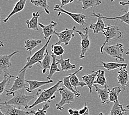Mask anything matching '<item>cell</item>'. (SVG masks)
Returning <instances> with one entry per match:
<instances>
[{
  "label": "cell",
  "mask_w": 129,
  "mask_h": 115,
  "mask_svg": "<svg viewBox=\"0 0 129 115\" xmlns=\"http://www.w3.org/2000/svg\"><path fill=\"white\" fill-rule=\"evenodd\" d=\"M62 82V80H59L56 84L51 86L50 88L44 90H42L41 89L39 90V91L36 93L38 97L32 105L29 106L28 109H31L36 106L37 105L44 103V102H51L52 100L56 98V96L55 95V94L56 92L58 91L60 85Z\"/></svg>",
  "instance_id": "cell-1"
},
{
  "label": "cell",
  "mask_w": 129,
  "mask_h": 115,
  "mask_svg": "<svg viewBox=\"0 0 129 115\" xmlns=\"http://www.w3.org/2000/svg\"><path fill=\"white\" fill-rule=\"evenodd\" d=\"M12 95L13 97L10 100L1 102V104L12 105L14 106L24 107L26 110H28L29 102L38 97L36 94L34 95H25L24 94V89L18 90L14 92Z\"/></svg>",
  "instance_id": "cell-2"
},
{
  "label": "cell",
  "mask_w": 129,
  "mask_h": 115,
  "mask_svg": "<svg viewBox=\"0 0 129 115\" xmlns=\"http://www.w3.org/2000/svg\"><path fill=\"white\" fill-rule=\"evenodd\" d=\"M52 37H50V38L48 39L46 43H45V45L42 46V47L40 49L39 51H37L35 53L32 57H31L29 59L26 60V64L24 65V67L21 69L19 72H21L24 70H26L27 69H31V68L36 64L40 63V62L42 61L45 58V56L46 54V51L47 48V46L48 44L50 43Z\"/></svg>",
  "instance_id": "cell-3"
},
{
  "label": "cell",
  "mask_w": 129,
  "mask_h": 115,
  "mask_svg": "<svg viewBox=\"0 0 129 115\" xmlns=\"http://www.w3.org/2000/svg\"><path fill=\"white\" fill-rule=\"evenodd\" d=\"M103 34L106 37V40L100 49V52L101 54H103V49L104 46L110 40L112 39L118 40L122 38V33L118 27L116 26L110 25V24H108V26L106 27L105 29L103 32Z\"/></svg>",
  "instance_id": "cell-4"
},
{
  "label": "cell",
  "mask_w": 129,
  "mask_h": 115,
  "mask_svg": "<svg viewBox=\"0 0 129 115\" xmlns=\"http://www.w3.org/2000/svg\"><path fill=\"white\" fill-rule=\"evenodd\" d=\"M58 92L61 95V100L58 103L56 104V106L57 110L63 111L64 110V106L72 104L75 101L76 96L72 91L67 89L65 86L59 88Z\"/></svg>",
  "instance_id": "cell-5"
},
{
  "label": "cell",
  "mask_w": 129,
  "mask_h": 115,
  "mask_svg": "<svg viewBox=\"0 0 129 115\" xmlns=\"http://www.w3.org/2000/svg\"><path fill=\"white\" fill-rule=\"evenodd\" d=\"M103 52L106 53V54L112 58L119 60L121 62H123L125 60V59L123 58L124 46L121 43H118L113 45H106L103 49Z\"/></svg>",
  "instance_id": "cell-6"
},
{
  "label": "cell",
  "mask_w": 129,
  "mask_h": 115,
  "mask_svg": "<svg viewBox=\"0 0 129 115\" xmlns=\"http://www.w3.org/2000/svg\"><path fill=\"white\" fill-rule=\"evenodd\" d=\"M26 70H24L21 72H19L16 79L14 80V83L12 85V87L9 90H6V95L7 96L12 95L14 92L18 91L21 89H26L28 88L29 86L26 84V80H25V74L26 72Z\"/></svg>",
  "instance_id": "cell-7"
},
{
  "label": "cell",
  "mask_w": 129,
  "mask_h": 115,
  "mask_svg": "<svg viewBox=\"0 0 129 115\" xmlns=\"http://www.w3.org/2000/svg\"><path fill=\"white\" fill-rule=\"evenodd\" d=\"M85 32L83 33L80 30H75V32L79 34L81 38V40L80 43V58L83 59L85 57V54L90 49L91 45V42L90 38H89V30L88 27H86L83 28Z\"/></svg>",
  "instance_id": "cell-8"
},
{
  "label": "cell",
  "mask_w": 129,
  "mask_h": 115,
  "mask_svg": "<svg viewBox=\"0 0 129 115\" xmlns=\"http://www.w3.org/2000/svg\"><path fill=\"white\" fill-rule=\"evenodd\" d=\"M54 11H57L58 12V16H60V15L65 14L68 15L69 17H71L72 19L75 21V22L81 26H84L86 24L85 20L86 18V16L82 13H72L67 11L62 8L58 5H56L54 7Z\"/></svg>",
  "instance_id": "cell-9"
},
{
  "label": "cell",
  "mask_w": 129,
  "mask_h": 115,
  "mask_svg": "<svg viewBox=\"0 0 129 115\" xmlns=\"http://www.w3.org/2000/svg\"><path fill=\"white\" fill-rule=\"evenodd\" d=\"M76 29V27L74 26L72 29L66 28L59 33L57 32L56 30L55 31L54 35H56L58 38V41L55 44L59 45L64 44L65 45H68L70 40L75 36L74 32H75Z\"/></svg>",
  "instance_id": "cell-10"
},
{
  "label": "cell",
  "mask_w": 129,
  "mask_h": 115,
  "mask_svg": "<svg viewBox=\"0 0 129 115\" xmlns=\"http://www.w3.org/2000/svg\"><path fill=\"white\" fill-rule=\"evenodd\" d=\"M5 115H29V111L19 109L14 106L1 104V110Z\"/></svg>",
  "instance_id": "cell-11"
},
{
  "label": "cell",
  "mask_w": 129,
  "mask_h": 115,
  "mask_svg": "<svg viewBox=\"0 0 129 115\" xmlns=\"http://www.w3.org/2000/svg\"><path fill=\"white\" fill-rule=\"evenodd\" d=\"M127 66L122 67L116 71V73L118 74L117 76L118 83L123 88L124 90H125V87L127 86L129 88V86L127 85V83L129 81V75L128 71L126 69Z\"/></svg>",
  "instance_id": "cell-12"
},
{
  "label": "cell",
  "mask_w": 129,
  "mask_h": 115,
  "mask_svg": "<svg viewBox=\"0 0 129 115\" xmlns=\"http://www.w3.org/2000/svg\"><path fill=\"white\" fill-rule=\"evenodd\" d=\"M18 53H19V51H16L9 55L5 54L1 55L0 57V72H1V74L2 72H4V73L7 72V70L11 68L12 65L11 63V58Z\"/></svg>",
  "instance_id": "cell-13"
},
{
  "label": "cell",
  "mask_w": 129,
  "mask_h": 115,
  "mask_svg": "<svg viewBox=\"0 0 129 115\" xmlns=\"http://www.w3.org/2000/svg\"><path fill=\"white\" fill-rule=\"evenodd\" d=\"M93 86L97 93L98 97L101 99L102 104L104 105L109 104V94L110 90L109 86L107 84L104 86L103 89H100L96 84H94Z\"/></svg>",
  "instance_id": "cell-14"
},
{
  "label": "cell",
  "mask_w": 129,
  "mask_h": 115,
  "mask_svg": "<svg viewBox=\"0 0 129 115\" xmlns=\"http://www.w3.org/2000/svg\"><path fill=\"white\" fill-rule=\"evenodd\" d=\"M121 11H124L125 13L121 15L118 17H108L106 16H103L102 14L100 13H94L92 12V13L90 15V17H101L103 20H119L122 22L125 23L129 26V6H128V10L127 11L124 10L123 9H121Z\"/></svg>",
  "instance_id": "cell-15"
},
{
  "label": "cell",
  "mask_w": 129,
  "mask_h": 115,
  "mask_svg": "<svg viewBox=\"0 0 129 115\" xmlns=\"http://www.w3.org/2000/svg\"><path fill=\"white\" fill-rule=\"evenodd\" d=\"M39 25L42 29V33L45 39H47L50 38V37L54 35L56 31L55 28L57 26V23L54 21H51L50 23L47 26L44 25L41 23H39Z\"/></svg>",
  "instance_id": "cell-16"
},
{
  "label": "cell",
  "mask_w": 129,
  "mask_h": 115,
  "mask_svg": "<svg viewBox=\"0 0 129 115\" xmlns=\"http://www.w3.org/2000/svg\"><path fill=\"white\" fill-rule=\"evenodd\" d=\"M26 82L29 86L27 89H26V91L28 92H32L34 90L41 88L42 86L53 83V80H49L45 81H42L26 80Z\"/></svg>",
  "instance_id": "cell-17"
},
{
  "label": "cell",
  "mask_w": 129,
  "mask_h": 115,
  "mask_svg": "<svg viewBox=\"0 0 129 115\" xmlns=\"http://www.w3.org/2000/svg\"><path fill=\"white\" fill-rule=\"evenodd\" d=\"M26 1L27 0H19V1H18L16 4H15L14 7L13 8V10L12 11V12L10 14H9L8 16L4 20V22L5 23L7 22L11 19V18L13 16V15L23 11L24 8H25Z\"/></svg>",
  "instance_id": "cell-18"
},
{
  "label": "cell",
  "mask_w": 129,
  "mask_h": 115,
  "mask_svg": "<svg viewBox=\"0 0 129 115\" xmlns=\"http://www.w3.org/2000/svg\"><path fill=\"white\" fill-rule=\"evenodd\" d=\"M83 69H84V68H83L82 66H81L77 71H76L75 72L72 73V75L71 76H70L69 79L70 82L71 83L72 85L73 86V88H74V89L76 90V91H79L77 90L78 87L80 86L81 87V88H84V87L87 86L84 81H80L79 80L78 77H77V76L76 75V74L79 73L80 71H82Z\"/></svg>",
  "instance_id": "cell-19"
},
{
  "label": "cell",
  "mask_w": 129,
  "mask_h": 115,
  "mask_svg": "<svg viewBox=\"0 0 129 115\" xmlns=\"http://www.w3.org/2000/svg\"><path fill=\"white\" fill-rule=\"evenodd\" d=\"M33 17L29 20H26V23L29 29L34 30H39V18L40 16V13L38 11L37 12H33Z\"/></svg>",
  "instance_id": "cell-20"
},
{
  "label": "cell",
  "mask_w": 129,
  "mask_h": 115,
  "mask_svg": "<svg viewBox=\"0 0 129 115\" xmlns=\"http://www.w3.org/2000/svg\"><path fill=\"white\" fill-rule=\"evenodd\" d=\"M42 43L41 39H27L25 41V48L29 52V54L26 60L31 58V52L34 49L38 47Z\"/></svg>",
  "instance_id": "cell-21"
},
{
  "label": "cell",
  "mask_w": 129,
  "mask_h": 115,
  "mask_svg": "<svg viewBox=\"0 0 129 115\" xmlns=\"http://www.w3.org/2000/svg\"><path fill=\"white\" fill-rule=\"evenodd\" d=\"M57 62L58 64L60 65L62 71H68L75 69L76 68V65L70 63L69 58H68L67 59H64L63 55L62 57H60V59H57Z\"/></svg>",
  "instance_id": "cell-22"
},
{
  "label": "cell",
  "mask_w": 129,
  "mask_h": 115,
  "mask_svg": "<svg viewBox=\"0 0 129 115\" xmlns=\"http://www.w3.org/2000/svg\"><path fill=\"white\" fill-rule=\"evenodd\" d=\"M96 72L95 71H93L92 74H87L82 76L83 81H84L86 84L90 93H92V88L94 85V81L96 80Z\"/></svg>",
  "instance_id": "cell-23"
},
{
  "label": "cell",
  "mask_w": 129,
  "mask_h": 115,
  "mask_svg": "<svg viewBox=\"0 0 129 115\" xmlns=\"http://www.w3.org/2000/svg\"><path fill=\"white\" fill-rule=\"evenodd\" d=\"M52 61V56L49 54L48 48L46 51V54L45 58L42 61L40 62V68L42 69V72L43 74H45L47 72V70L50 69Z\"/></svg>",
  "instance_id": "cell-24"
},
{
  "label": "cell",
  "mask_w": 129,
  "mask_h": 115,
  "mask_svg": "<svg viewBox=\"0 0 129 115\" xmlns=\"http://www.w3.org/2000/svg\"><path fill=\"white\" fill-rule=\"evenodd\" d=\"M126 111L123 106L120 104L119 100H117L114 102L109 115H125Z\"/></svg>",
  "instance_id": "cell-25"
},
{
  "label": "cell",
  "mask_w": 129,
  "mask_h": 115,
  "mask_svg": "<svg viewBox=\"0 0 129 115\" xmlns=\"http://www.w3.org/2000/svg\"><path fill=\"white\" fill-rule=\"evenodd\" d=\"M52 61L51 65V68L50 69V71L47 76V79L48 80H52V77H53L54 74L57 72H60L61 70L58 68V64L57 62V58L56 55H55L53 53H52Z\"/></svg>",
  "instance_id": "cell-26"
},
{
  "label": "cell",
  "mask_w": 129,
  "mask_h": 115,
  "mask_svg": "<svg viewBox=\"0 0 129 115\" xmlns=\"http://www.w3.org/2000/svg\"><path fill=\"white\" fill-rule=\"evenodd\" d=\"M98 18L97 21L96 23L91 24L90 26V28L93 30L94 33L97 34L101 32H103L105 29V24L103 21V19L101 17H97Z\"/></svg>",
  "instance_id": "cell-27"
},
{
  "label": "cell",
  "mask_w": 129,
  "mask_h": 115,
  "mask_svg": "<svg viewBox=\"0 0 129 115\" xmlns=\"http://www.w3.org/2000/svg\"><path fill=\"white\" fill-rule=\"evenodd\" d=\"M82 4V9L86 10L90 8L95 7L102 4L101 0H77Z\"/></svg>",
  "instance_id": "cell-28"
},
{
  "label": "cell",
  "mask_w": 129,
  "mask_h": 115,
  "mask_svg": "<svg viewBox=\"0 0 129 115\" xmlns=\"http://www.w3.org/2000/svg\"><path fill=\"white\" fill-rule=\"evenodd\" d=\"M14 77L13 75L9 74L8 72L4 73V80L0 83V94H2L5 91H6V88L9 84L10 83L11 79Z\"/></svg>",
  "instance_id": "cell-29"
},
{
  "label": "cell",
  "mask_w": 129,
  "mask_h": 115,
  "mask_svg": "<svg viewBox=\"0 0 129 115\" xmlns=\"http://www.w3.org/2000/svg\"><path fill=\"white\" fill-rule=\"evenodd\" d=\"M97 74L96 78L94 81V84H98L104 86L107 84L106 77L105 76V71L100 70L96 71Z\"/></svg>",
  "instance_id": "cell-30"
},
{
  "label": "cell",
  "mask_w": 129,
  "mask_h": 115,
  "mask_svg": "<svg viewBox=\"0 0 129 115\" xmlns=\"http://www.w3.org/2000/svg\"><path fill=\"white\" fill-rule=\"evenodd\" d=\"M102 67L105 68L108 71H112L115 70L118 68H120L122 67L127 66V64L124 63H114V62H109V63H106V62L102 61Z\"/></svg>",
  "instance_id": "cell-31"
},
{
  "label": "cell",
  "mask_w": 129,
  "mask_h": 115,
  "mask_svg": "<svg viewBox=\"0 0 129 115\" xmlns=\"http://www.w3.org/2000/svg\"><path fill=\"white\" fill-rule=\"evenodd\" d=\"M30 1L35 6L44 9V11L47 14L50 13V6L48 5L47 0H31Z\"/></svg>",
  "instance_id": "cell-32"
},
{
  "label": "cell",
  "mask_w": 129,
  "mask_h": 115,
  "mask_svg": "<svg viewBox=\"0 0 129 115\" xmlns=\"http://www.w3.org/2000/svg\"><path fill=\"white\" fill-rule=\"evenodd\" d=\"M122 91L121 88L120 86H115L110 90L109 94V101L110 102H114L118 100L119 96Z\"/></svg>",
  "instance_id": "cell-33"
},
{
  "label": "cell",
  "mask_w": 129,
  "mask_h": 115,
  "mask_svg": "<svg viewBox=\"0 0 129 115\" xmlns=\"http://www.w3.org/2000/svg\"><path fill=\"white\" fill-rule=\"evenodd\" d=\"M72 74H69L68 76L64 77V79H63L64 86H65L66 88H67V89H68L70 90H71V91H72L74 93L75 96H76V97H79L81 95L80 93V91H76V90L74 89V88L73 86L72 85L71 83H70V82L69 79H70V76H72Z\"/></svg>",
  "instance_id": "cell-34"
},
{
  "label": "cell",
  "mask_w": 129,
  "mask_h": 115,
  "mask_svg": "<svg viewBox=\"0 0 129 115\" xmlns=\"http://www.w3.org/2000/svg\"><path fill=\"white\" fill-rule=\"evenodd\" d=\"M50 105L48 104V102L44 104L43 106V107L42 109H39L38 108V110L35 111V110H31L29 111L30 114H31L32 115H46L47 113V110L50 108Z\"/></svg>",
  "instance_id": "cell-35"
},
{
  "label": "cell",
  "mask_w": 129,
  "mask_h": 115,
  "mask_svg": "<svg viewBox=\"0 0 129 115\" xmlns=\"http://www.w3.org/2000/svg\"><path fill=\"white\" fill-rule=\"evenodd\" d=\"M51 48L52 53L57 57H62L64 53V49L61 45L54 44L51 46Z\"/></svg>",
  "instance_id": "cell-36"
},
{
  "label": "cell",
  "mask_w": 129,
  "mask_h": 115,
  "mask_svg": "<svg viewBox=\"0 0 129 115\" xmlns=\"http://www.w3.org/2000/svg\"><path fill=\"white\" fill-rule=\"evenodd\" d=\"M74 1V0H60L61 3V7H63L64 6H65L69 4H72V3Z\"/></svg>",
  "instance_id": "cell-37"
},
{
  "label": "cell",
  "mask_w": 129,
  "mask_h": 115,
  "mask_svg": "<svg viewBox=\"0 0 129 115\" xmlns=\"http://www.w3.org/2000/svg\"><path fill=\"white\" fill-rule=\"evenodd\" d=\"M88 109V106H87L86 102H85L84 106L82 108H81V109H80V110H79V113H80V115L83 114H84V113H85V112H86V111Z\"/></svg>",
  "instance_id": "cell-38"
},
{
  "label": "cell",
  "mask_w": 129,
  "mask_h": 115,
  "mask_svg": "<svg viewBox=\"0 0 129 115\" xmlns=\"http://www.w3.org/2000/svg\"><path fill=\"white\" fill-rule=\"evenodd\" d=\"M119 4L122 6H129V0H128L126 2L124 1H120L119 2Z\"/></svg>",
  "instance_id": "cell-39"
},
{
  "label": "cell",
  "mask_w": 129,
  "mask_h": 115,
  "mask_svg": "<svg viewBox=\"0 0 129 115\" xmlns=\"http://www.w3.org/2000/svg\"><path fill=\"white\" fill-rule=\"evenodd\" d=\"M72 115H80V113H79V110H74V112H73V113Z\"/></svg>",
  "instance_id": "cell-40"
},
{
  "label": "cell",
  "mask_w": 129,
  "mask_h": 115,
  "mask_svg": "<svg viewBox=\"0 0 129 115\" xmlns=\"http://www.w3.org/2000/svg\"><path fill=\"white\" fill-rule=\"evenodd\" d=\"M82 115H90V111H89V109H88L86 111L85 113H84Z\"/></svg>",
  "instance_id": "cell-41"
},
{
  "label": "cell",
  "mask_w": 129,
  "mask_h": 115,
  "mask_svg": "<svg viewBox=\"0 0 129 115\" xmlns=\"http://www.w3.org/2000/svg\"><path fill=\"white\" fill-rule=\"evenodd\" d=\"M126 55H129V47H128V51L126 52Z\"/></svg>",
  "instance_id": "cell-42"
},
{
  "label": "cell",
  "mask_w": 129,
  "mask_h": 115,
  "mask_svg": "<svg viewBox=\"0 0 129 115\" xmlns=\"http://www.w3.org/2000/svg\"><path fill=\"white\" fill-rule=\"evenodd\" d=\"M126 108H127V110L129 111V105H127L126 106Z\"/></svg>",
  "instance_id": "cell-43"
},
{
  "label": "cell",
  "mask_w": 129,
  "mask_h": 115,
  "mask_svg": "<svg viewBox=\"0 0 129 115\" xmlns=\"http://www.w3.org/2000/svg\"><path fill=\"white\" fill-rule=\"evenodd\" d=\"M99 115H105L103 113H102V112H101V113H100V114H99Z\"/></svg>",
  "instance_id": "cell-44"
},
{
  "label": "cell",
  "mask_w": 129,
  "mask_h": 115,
  "mask_svg": "<svg viewBox=\"0 0 129 115\" xmlns=\"http://www.w3.org/2000/svg\"><path fill=\"white\" fill-rule=\"evenodd\" d=\"M0 112H1V115H5L4 113H3L1 111H0Z\"/></svg>",
  "instance_id": "cell-45"
},
{
  "label": "cell",
  "mask_w": 129,
  "mask_h": 115,
  "mask_svg": "<svg viewBox=\"0 0 129 115\" xmlns=\"http://www.w3.org/2000/svg\"><path fill=\"white\" fill-rule=\"evenodd\" d=\"M115 1V0H111V2H113V1Z\"/></svg>",
  "instance_id": "cell-46"
}]
</instances>
